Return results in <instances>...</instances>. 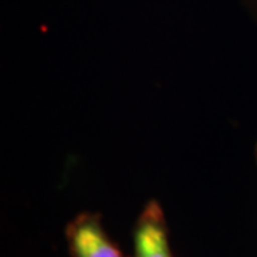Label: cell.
<instances>
[{"mask_svg": "<svg viewBox=\"0 0 257 257\" xmlns=\"http://www.w3.org/2000/svg\"><path fill=\"white\" fill-rule=\"evenodd\" d=\"M64 236L72 257H127L104 230L99 213H79L66 226Z\"/></svg>", "mask_w": 257, "mask_h": 257, "instance_id": "obj_1", "label": "cell"}, {"mask_svg": "<svg viewBox=\"0 0 257 257\" xmlns=\"http://www.w3.org/2000/svg\"><path fill=\"white\" fill-rule=\"evenodd\" d=\"M254 157H256V165H257V142H256V147H254Z\"/></svg>", "mask_w": 257, "mask_h": 257, "instance_id": "obj_4", "label": "cell"}, {"mask_svg": "<svg viewBox=\"0 0 257 257\" xmlns=\"http://www.w3.org/2000/svg\"><path fill=\"white\" fill-rule=\"evenodd\" d=\"M244 5H246V9H247L248 16L251 18L254 26L257 29V0H243Z\"/></svg>", "mask_w": 257, "mask_h": 257, "instance_id": "obj_3", "label": "cell"}, {"mask_svg": "<svg viewBox=\"0 0 257 257\" xmlns=\"http://www.w3.org/2000/svg\"><path fill=\"white\" fill-rule=\"evenodd\" d=\"M132 239L133 257H175L165 211L155 199L149 200L139 213Z\"/></svg>", "mask_w": 257, "mask_h": 257, "instance_id": "obj_2", "label": "cell"}]
</instances>
